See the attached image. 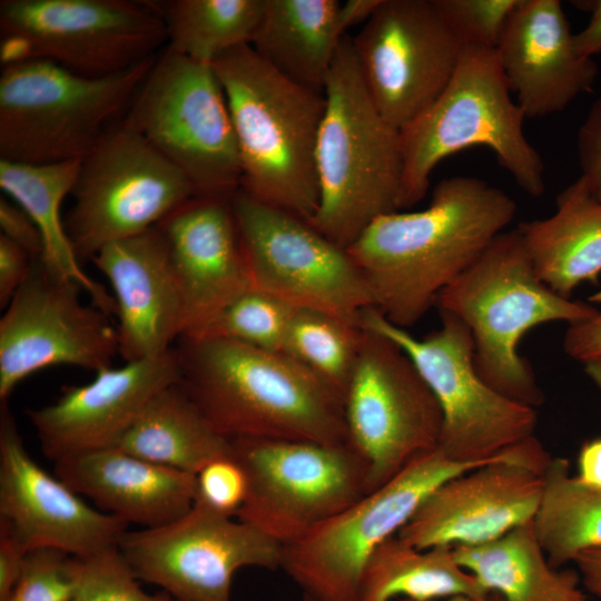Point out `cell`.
<instances>
[{"mask_svg":"<svg viewBox=\"0 0 601 601\" xmlns=\"http://www.w3.org/2000/svg\"><path fill=\"white\" fill-rule=\"evenodd\" d=\"M79 167L80 160L36 165L0 159V187L36 223L43 244L40 258L48 269L79 284L91 304L111 316L116 315L114 296L82 269L61 217L62 203L71 195Z\"/></svg>","mask_w":601,"mask_h":601,"instance_id":"83f0119b","label":"cell"},{"mask_svg":"<svg viewBox=\"0 0 601 601\" xmlns=\"http://www.w3.org/2000/svg\"><path fill=\"white\" fill-rule=\"evenodd\" d=\"M591 12V18L585 28L574 35L577 51L588 58L601 52V0L577 2Z\"/></svg>","mask_w":601,"mask_h":601,"instance_id":"f6af8a7d","label":"cell"},{"mask_svg":"<svg viewBox=\"0 0 601 601\" xmlns=\"http://www.w3.org/2000/svg\"><path fill=\"white\" fill-rule=\"evenodd\" d=\"M28 453L6 403L0 413V523L28 551L86 556L117 546L127 524L93 509Z\"/></svg>","mask_w":601,"mask_h":601,"instance_id":"ffe728a7","label":"cell"},{"mask_svg":"<svg viewBox=\"0 0 601 601\" xmlns=\"http://www.w3.org/2000/svg\"><path fill=\"white\" fill-rule=\"evenodd\" d=\"M121 121L176 166L197 197L230 198L240 188L235 130L211 63L164 48Z\"/></svg>","mask_w":601,"mask_h":601,"instance_id":"ba28073f","label":"cell"},{"mask_svg":"<svg viewBox=\"0 0 601 601\" xmlns=\"http://www.w3.org/2000/svg\"><path fill=\"white\" fill-rule=\"evenodd\" d=\"M511 92L495 49L463 47L443 91L400 130L402 209L425 196L440 161L479 146L491 149L525 193H544V165L524 135L526 117Z\"/></svg>","mask_w":601,"mask_h":601,"instance_id":"8992f818","label":"cell"},{"mask_svg":"<svg viewBox=\"0 0 601 601\" xmlns=\"http://www.w3.org/2000/svg\"><path fill=\"white\" fill-rule=\"evenodd\" d=\"M167 43L158 2L2 0V66L31 59L88 77L125 71Z\"/></svg>","mask_w":601,"mask_h":601,"instance_id":"30bf717a","label":"cell"},{"mask_svg":"<svg viewBox=\"0 0 601 601\" xmlns=\"http://www.w3.org/2000/svg\"><path fill=\"white\" fill-rule=\"evenodd\" d=\"M230 205L253 287L294 307L361 324L372 299L347 249L308 221L240 188Z\"/></svg>","mask_w":601,"mask_h":601,"instance_id":"9a60e30c","label":"cell"},{"mask_svg":"<svg viewBox=\"0 0 601 601\" xmlns=\"http://www.w3.org/2000/svg\"><path fill=\"white\" fill-rule=\"evenodd\" d=\"M580 178L590 193L601 200V96L589 108L577 134Z\"/></svg>","mask_w":601,"mask_h":601,"instance_id":"ab89813d","label":"cell"},{"mask_svg":"<svg viewBox=\"0 0 601 601\" xmlns=\"http://www.w3.org/2000/svg\"><path fill=\"white\" fill-rule=\"evenodd\" d=\"M352 43L371 99L398 131L443 91L463 49L432 0H381Z\"/></svg>","mask_w":601,"mask_h":601,"instance_id":"ac0fdd59","label":"cell"},{"mask_svg":"<svg viewBox=\"0 0 601 601\" xmlns=\"http://www.w3.org/2000/svg\"><path fill=\"white\" fill-rule=\"evenodd\" d=\"M441 326L422 338L366 308L361 324L396 343L413 361L436 397L443 416L439 449L461 463H487L509 456L534 436L536 408L492 388L474 365L467 326L440 312Z\"/></svg>","mask_w":601,"mask_h":601,"instance_id":"9c48e42d","label":"cell"},{"mask_svg":"<svg viewBox=\"0 0 601 601\" xmlns=\"http://www.w3.org/2000/svg\"><path fill=\"white\" fill-rule=\"evenodd\" d=\"M230 456L247 479L236 518L282 546L366 494L365 467L347 443L236 439Z\"/></svg>","mask_w":601,"mask_h":601,"instance_id":"5bb4252c","label":"cell"},{"mask_svg":"<svg viewBox=\"0 0 601 601\" xmlns=\"http://www.w3.org/2000/svg\"><path fill=\"white\" fill-rule=\"evenodd\" d=\"M453 552L484 590L505 601H588L579 573L549 562L533 520L493 541L454 546Z\"/></svg>","mask_w":601,"mask_h":601,"instance_id":"f1b7e54d","label":"cell"},{"mask_svg":"<svg viewBox=\"0 0 601 601\" xmlns=\"http://www.w3.org/2000/svg\"><path fill=\"white\" fill-rule=\"evenodd\" d=\"M180 381L176 347L106 367L83 385L63 387L46 406L27 412L43 454L53 462L117 446L148 401Z\"/></svg>","mask_w":601,"mask_h":601,"instance_id":"44dd1931","label":"cell"},{"mask_svg":"<svg viewBox=\"0 0 601 601\" xmlns=\"http://www.w3.org/2000/svg\"><path fill=\"white\" fill-rule=\"evenodd\" d=\"M158 227L168 242L184 299L183 336H194L253 287L230 198L195 197Z\"/></svg>","mask_w":601,"mask_h":601,"instance_id":"cb8c5ba5","label":"cell"},{"mask_svg":"<svg viewBox=\"0 0 601 601\" xmlns=\"http://www.w3.org/2000/svg\"><path fill=\"white\" fill-rule=\"evenodd\" d=\"M168 50L213 63L225 52L250 45L264 0H174L159 3Z\"/></svg>","mask_w":601,"mask_h":601,"instance_id":"d6a6232c","label":"cell"},{"mask_svg":"<svg viewBox=\"0 0 601 601\" xmlns=\"http://www.w3.org/2000/svg\"><path fill=\"white\" fill-rule=\"evenodd\" d=\"M28 552L13 532L0 523V601L10 598Z\"/></svg>","mask_w":601,"mask_h":601,"instance_id":"ee69618b","label":"cell"},{"mask_svg":"<svg viewBox=\"0 0 601 601\" xmlns=\"http://www.w3.org/2000/svg\"><path fill=\"white\" fill-rule=\"evenodd\" d=\"M324 98L315 158L319 197L308 223L347 249L374 219L402 209L400 131L371 99L346 35Z\"/></svg>","mask_w":601,"mask_h":601,"instance_id":"277c9868","label":"cell"},{"mask_svg":"<svg viewBox=\"0 0 601 601\" xmlns=\"http://www.w3.org/2000/svg\"><path fill=\"white\" fill-rule=\"evenodd\" d=\"M157 56L104 77L42 59L2 66L0 159L36 165L81 160L127 110Z\"/></svg>","mask_w":601,"mask_h":601,"instance_id":"52a82bcc","label":"cell"},{"mask_svg":"<svg viewBox=\"0 0 601 601\" xmlns=\"http://www.w3.org/2000/svg\"><path fill=\"white\" fill-rule=\"evenodd\" d=\"M495 51L525 117L563 111L599 73L593 58L577 51L559 0H521Z\"/></svg>","mask_w":601,"mask_h":601,"instance_id":"603a6c76","label":"cell"},{"mask_svg":"<svg viewBox=\"0 0 601 601\" xmlns=\"http://www.w3.org/2000/svg\"><path fill=\"white\" fill-rule=\"evenodd\" d=\"M83 289L45 265L30 272L0 318V401L28 376L50 366L92 372L111 366L118 334L110 316L81 299Z\"/></svg>","mask_w":601,"mask_h":601,"instance_id":"2e32d148","label":"cell"},{"mask_svg":"<svg viewBox=\"0 0 601 601\" xmlns=\"http://www.w3.org/2000/svg\"><path fill=\"white\" fill-rule=\"evenodd\" d=\"M246 495L245 472L230 454L210 461L196 473V505L220 515L236 518Z\"/></svg>","mask_w":601,"mask_h":601,"instance_id":"f35d334b","label":"cell"},{"mask_svg":"<svg viewBox=\"0 0 601 601\" xmlns=\"http://www.w3.org/2000/svg\"><path fill=\"white\" fill-rule=\"evenodd\" d=\"M294 306L252 287L226 305L198 334L282 352Z\"/></svg>","mask_w":601,"mask_h":601,"instance_id":"e575fe53","label":"cell"},{"mask_svg":"<svg viewBox=\"0 0 601 601\" xmlns=\"http://www.w3.org/2000/svg\"><path fill=\"white\" fill-rule=\"evenodd\" d=\"M303 601H321V600H317V599H314V598H311V597L304 594Z\"/></svg>","mask_w":601,"mask_h":601,"instance_id":"f5cc1de1","label":"cell"},{"mask_svg":"<svg viewBox=\"0 0 601 601\" xmlns=\"http://www.w3.org/2000/svg\"><path fill=\"white\" fill-rule=\"evenodd\" d=\"M32 262L33 258L26 250L0 235V306L2 309L27 278Z\"/></svg>","mask_w":601,"mask_h":601,"instance_id":"b9f144b4","label":"cell"},{"mask_svg":"<svg viewBox=\"0 0 601 601\" xmlns=\"http://www.w3.org/2000/svg\"><path fill=\"white\" fill-rule=\"evenodd\" d=\"M487 601H505V600L496 593H490Z\"/></svg>","mask_w":601,"mask_h":601,"instance_id":"816d5d0a","label":"cell"},{"mask_svg":"<svg viewBox=\"0 0 601 601\" xmlns=\"http://www.w3.org/2000/svg\"><path fill=\"white\" fill-rule=\"evenodd\" d=\"M55 475L127 525L157 528L195 502L196 474L166 467L117 446L55 462Z\"/></svg>","mask_w":601,"mask_h":601,"instance_id":"d4e9b609","label":"cell"},{"mask_svg":"<svg viewBox=\"0 0 601 601\" xmlns=\"http://www.w3.org/2000/svg\"><path fill=\"white\" fill-rule=\"evenodd\" d=\"M91 262L114 292L124 361L171 348L185 331V306L168 242L158 225L106 245Z\"/></svg>","mask_w":601,"mask_h":601,"instance_id":"7402d4cb","label":"cell"},{"mask_svg":"<svg viewBox=\"0 0 601 601\" xmlns=\"http://www.w3.org/2000/svg\"><path fill=\"white\" fill-rule=\"evenodd\" d=\"M601 302V292L591 297ZM565 353L582 364L601 356V312L589 321L570 325L563 342Z\"/></svg>","mask_w":601,"mask_h":601,"instance_id":"7bdbcfd3","label":"cell"},{"mask_svg":"<svg viewBox=\"0 0 601 601\" xmlns=\"http://www.w3.org/2000/svg\"><path fill=\"white\" fill-rule=\"evenodd\" d=\"M118 548L138 579L178 601H230L238 570H275L282 554V544L258 529L196 504L167 524L127 530Z\"/></svg>","mask_w":601,"mask_h":601,"instance_id":"e0dca14e","label":"cell"},{"mask_svg":"<svg viewBox=\"0 0 601 601\" xmlns=\"http://www.w3.org/2000/svg\"><path fill=\"white\" fill-rule=\"evenodd\" d=\"M440 601H487V599L486 600H476V599H473V598L466 597V595H454V597H450V598H446V599H443V600H440Z\"/></svg>","mask_w":601,"mask_h":601,"instance_id":"f907efd6","label":"cell"},{"mask_svg":"<svg viewBox=\"0 0 601 601\" xmlns=\"http://www.w3.org/2000/svg\"><path fill=\"white\" fill-rule=\"evenodd\" d=\"M381 0H348L339 4L338 24L343 35L353 26L365 23Z\"/></svg>","mask_w":601,"mask_h":601,"instance_id":"c3c4849f","label":"cell"},{"mask_svg":"<svg viewBox=\"0 0 601 601\" xmlns=\"http://www.w3.org/2000/svg\"><path fill=\"white\" fill-rule=\"evenodd\" d=\"M211 65L235 130L240 189L309 221L319 197L315 158L324 93L288 79L250 45L225 52Z\"/></svg>","mask_w":601,"mask_h":601,"instance_id":"3957f363","label":"cell"},{"mask_svg":"<svg viewBox=\"0 0 601 601\" xmlns=\"http://www.w3.org/2000/svg\"><path fill=\"white\" fill-rule=\"evenodd\" d=\"M462 47L496 49L521 0H432Z\"/></svg>","mask_w":601,"mask_h":601,"instance_id":"8d00e7d4","label":"cell"},{"mask_svg":"<svg viewBox=\"0 0 601 601\" xmlns=\"http://www.w3.org/2000/svg\"><path fill=\"white\" fill-rule=\"evenodd\" d=\"M71 556L51 549L30 550L8 601H72Z\"/></svg>","mask_w":601,"mask_h":601,"instance_id":"74e56055","label":"cell"},{"mask_svg":"<svg viewBox=\"0 0 601 601\" xmlns=\"http://www.w3.org/2000/svg\"><path fill=\"white\" fill-rule=\"evenodd\" d=\"M337 0H264L250 46L296 83L324 93L338 45Z\"/></svg>","mask_w":601,"mask_h":601,"instance_id":"4316f807","label":"cell"},{"mask_svg":"<svg viewBox=\"0 0 601 601\" xmlns=\"http://www.w3.org/2000/svg\"><path fill=\"white\" fill-rule=\"evenodd\" d=\"M65 221L80 260L106 245L159 225L197 197L188 178L122 121L110 126L80 160Z\"/></svg>","mask_w":601,"mask_h":601,"instance_id":"7c38bea8","label":"cell"},{"mask_svg":"<svg viewBox=\"0 0 601 601\" xmlns=\"http://www.w3.org/2000/svg\"><path fill=\"white\" fill-rule=\"evenodd\" d=\"M117 447L191 474L230 454V441L214 428L179 383L148 401Z\"/></svg>","mask_w":601,"mask_h":601,"instance_id":"f546056e","label":"cell"},{"mask_svg":"<svg viewBox=\"0 0 601 601\" xmlns=\"http://www.w3.org/2000/svg\"><path fill=\"white\" fill-rule=\"evenodd\" d=\"M516 203L504 190L467 176L442 179L427 207L384 214L347 248L372 307L407 329L435 305L506 228Z\"/></svg>","mask_w":601,"mask_h":601,"instance_id":"6da1fadb","label":"cell"},{"mask_svg":"<svg viewBox=\"0 0 601 601\" xmlns=\"http://www.w3.org/2000/svg\"><path fill=\"white\" fill-rule=\"evenodd\" d=\"M489 463L456 462L440 449L425 453L380 487L283 545L279 568L305 595L356 601L367 560L398 533L421 502L443 482Z\"/></svg>","mask_w":601,"mask_h":601,"instance_id":"8fae6325","label":"cell"},{"mask_svg":"<svg viewBox=\"0 0 601 601\" xmlns=\"http://www.w3.org/2000/svg\"><path fill=\"white\" fill-rule=\"evenodd\" d=\"M551 459L532 436L515 455L440 484L397 535L421 550L472 546L499 539L534 519L543 472Z\"/></svg>","mask_w":601,"mask_h":601,"instance_id":"d6986e66","label":"cell"},{"mask_svg":"<svg viewBox=\"0 0 601 601\" xmlns=\"http://www.w3.org/2000/svg\"><path fill=\"white\" fill-rule=\"evenodd\" d=\"M533 525L549 560L559 568L588 550L601 549V489L570 473L569 461L552 457Z\"/></svg>","mask_w":601,"mask_h":601,"instance_id":"1f68e13d","label":"cell"},{"mask_svg":"<svg viewBox=\"0 0 601 601\" xmlns=\"http://www.w3.org/2000/svg\"><path fill=\"white\" fill-rule=\"evenodd\" d=\"M439 312L461 319L474 343V365L496 392L538 408L544 394L519 345L532 328L550 323L575 325L599 309L563 297L536 274L516 229L501 233L435 302Z\"/></svg>","mask_w":601,"mask_h":601,"instance_id":"5b68a950","label":"cell"},{"mask_svg":"<svg viewBox=\"0 0 601 601\" xmlns=\"http://www.w3.org/2000/svg\"><path fill=\"white\" fill-rule=\"evenodd\" d=\"M489 594L459 564L452 546L421 550L396 534L367 560L356 601H440L454 595L486 600Z\"/></svg>","mask_w":601,"mask_h":601,"instance_id":"4dcf8cb0","label":"cell"},{"mask_svg":"<svg viewBox=\"0 0 601 601\" xmlns=\"http://www.w3.org/2000/svg\"><path fill=\"white\" fill-rule=\"evenodd\" d=\"M363 328L343 407L346 443L363 462L368 493L439 449L443 416L410 356L388 337Z\"/></svg>","mask_w":601,"mask_h":601,"instance_id":"4fadbf2b","label":"cell"},{"mask_svg":"<svg viewBox=\"0 0 601 601\" xmlns=\"http://www.w3.org/2000/svg\"><path fill=\"white\" fill-rule=\"evenodd\" d=\"M573 562L584 588L601 598V549H593L578 554Z\"/></svg>","mask_w":601,"mask_h":601,"instance_id":"7dc6e473","label":"cell"},{"mask_svg":"<svg viewBox=\"0 0 601 601\" xmlns=\"http://www.w3.org/2000/svg\"><path fill=\"white\" fill-rule=\"evenodd\" d=\"M179 384L227 440L346 443L342 398L282 352L183 336Z\"/></svg>","mask_w":601,"mask_h":601,"instance_id":"7a4b0ae2","label":"cell"},{"mask_svg":"<svg viewBox=\"0 0 601 601\" xmlns=\"http://www.w3.org/2000/svg\"><path fill=\"white\" fill-rule=\"evenodd\" d=\"M518 230L543 283L571 298L582 283L601 275V200L579 177L556 197L555 211L523 221Z\"/></svg>","mask_w":601,"mask_h":601,"instance_id":"484cf974","label":"cell"},{"mask_svg":"<svg viewBox=\"0 0 601 601\" xmlns=\"http://www.w3.org/2000/svg\"><path fill=\"white\" fill-rule=\"evenodd\" d=\"M174 601H178V600H175V599H174Z\"/></svg>","mask_w":601,"mask_h":601,"instance_id":"db71d44e","label":"cell"},{"mask_svg":"<svg viewBox=\"0 0 601 601\" xmlns=\"http://www.w3.org/2000/svg\"><path fill=\"white\" fill-rule=\"evenodd\" d=\"M1 235L20 246L33 259L42 256L41 234L29 214L8 197L0 198Z\"/></svg>","mask_w":601,"mask_h":601,"instance_id":"60d3db41","label":"cell"},{"mask_svg":"<svg viewBox=\"0 0 601 601\" xmlns=\"http://www.w3.org/2000/svg\"><path fill=\"white\" fill-rule=\"evenodd\" d=\"M363 334L361 324L323 311L295 307L282 353L308 368L343 401Z\"/></svg>","mask_w":601,"mask_h":601,"instance_id":"836d02e7","label":"cell"},{"mask_svg":"<svg viewBox=\"0 0 601 601\" xmlns=\"http://www.w3.org/2000/svg\"><path fill=\"white\" fill-rule=\"evenodd\" d=\"M583 371L590 381L601 390V356L583 363Z\"/></svg>","mask_w":601,"mask_h":601,"instance_id":"681fc988","label":"cell"},{"mask_svg":"<svg viewBox=\"0 0 601 601\" xmlns=\"http://www.w3.org/2000/svg\"><path fill=\"white\" fill-rule=\"evenodd\" d=\"M72 601H174L167 592L146 593L118 545L86 556H71Z\"/></svg>","mask_w":601,"mask_h":601,"instance_id":"d590c367","label":"cell"},{"mask_svg":"<svg viewBox=\"0 0 601 601\" xmlns=\"http://www.w3.org/2000/svg\"><path fill=\"white\" fill-rule=\"evenodd\" d=\"M577 477L587 485L601 489V436L581 446Z\"/></svg>","mask_w":601,"mask_h":601,"instance_id":"bcb514c9","label":"cell"}]
</instances>
